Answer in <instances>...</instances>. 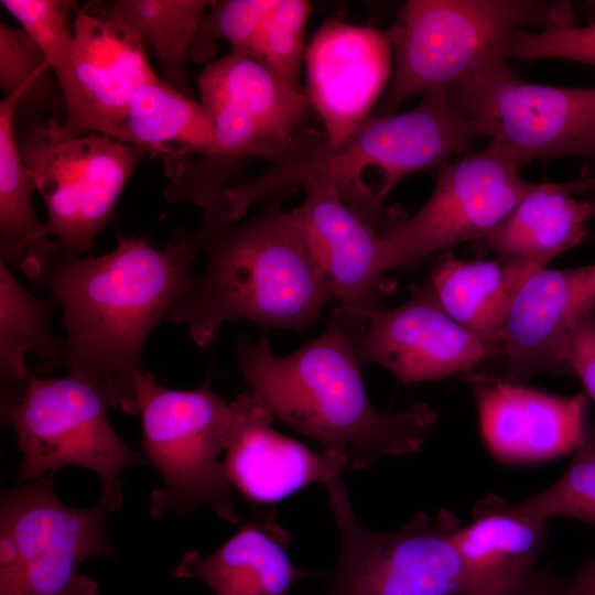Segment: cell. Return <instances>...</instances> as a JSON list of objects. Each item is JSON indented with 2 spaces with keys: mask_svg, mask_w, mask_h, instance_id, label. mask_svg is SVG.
I'll list each match as a JSON object with an SVG mask.
<instances>
[{
  "mask_svg": "<svg viewBox=\"0 0 595 595\" xmlns=\"http://www.w3.org/2000/svg\"><path fill=\"white\" fill-rule=\"evenodd\" d=\"M198 252L195 231L184 230L160 249L118 234L116 247L102 256L61 250L33 280L63 309L66 339L57 367L106 390L115 408L139 414L136 380L145 371L144 344L194 284Z\"/></svg>",
  "mask_w": 595,
  "mask_h": 595,
  "instance_id": "1",
  "label": "cell"
},
{
  "mask_svg": "<svg viewBox=\"0 0 595 595\" xmlns=\"http://www.w3.org/2000/svg\"><path fill=\"white\" fill-rule=\"evenodd\" d=\"M361 332L336 307L322 334L286 356L266 337L237 340L236 356L247 383L273 416L323 447L366 469L382 456L420 452L437 421L425 402L380 412L369 400L357 340Z\"/></svg>",
  "mask_w": 595,
  "mask_h": 595,
  "instance_id": "2",
  "label": "cell"
},
{
  "mask_svg": "<svg viewBox=\"0 0 595 595\" xmlns=\"http://www.w3.org/2000/svg\"><path fill=\"white\" fill-rule=\"evenodd\" d=\"M277 198L244 221L204 223L195 231L206 266L165 320L209 345L221 325L244 318L302 332L334 300L293 210Z\"/></svg>",
  "mask_w": 595,
  "mask_h": 595,
  "instance_id": "3",
  "label": "cell"
},
{
  "mask_svg": "<svg viewBox=\"0 0 595 595\" xmlns=\"http://www.w3.org/2000/svg\"><path fill=\"white\" fill-rule=\"evenodd\" d=\"M483 138V129L453 106L447 89L432 90L409 111L366 120L336 149L323 140L253 181L225 188L220 206L229 218L240 219L251 205L281 198L293 187L329 186L385 236L405 219L385 208L393 187L410 174L473 152Z\"/></svg>",
  "mask_w": 595,
  "mask_h": 595,
  "instance_id": "4",
  "label": "cell"
},
{
  "mask_svg": "<svg viewBox=\"0 0 595 595\" xmlns=\"http://www.w3.org/2000/svg\"><path fill=\"white\" fill-rule=\"evenodd\" d=\"M572 6L543 0H410L387 30L394 68L377 117L432 90L508 62L510 36L527 28L574 26Z\"/></svg>",
  "mask_w": 595,
  "mask_h": 595,
  "instance_id": "5",
  "label": "cell"
},
{
  "mask_svg": "<svg viewBox=\"0 0 595 595\" xmlns=\"http://www.w3.org/2000/svg\"><path fill=\"white\" fill-rule=\"evenodd\" d=\"M136 391L142 422V455L156 468L162 487L151 494L150 515L178 518L208 505L224 521L237 523L231 485L219 459L232 416L231 403L209 379L193 390L167 389L143 371Z\"/></svg>",
  "mask_w": 595,
  "mask_h": 595,
  "instance_id": "6",
  "label": "cell"
},
{
  "mask_svg": "<svg viewBox=\"0 0 595 595\" xmlns=\"http://www.w3.org/2000/svg\"><path fill=\"white\" fill-rule=\"evenodd\" d=\"M109 393L75 374L39 378L33 371L15 387L2 389L1 419L13 428L22 453L18 484L80 466L98 475L100 496L123 499L120 473L147 464L113 430Z\"/></svg>",
  "mask_w": 595,
  "mask_h": 595,
  "instance_id": "7",
  "label": "cell"
},
{
  "mask_svg": "<svg viewBox=\"0 0 595 595\" xmlns=\"http://www.w3.org/2000/svg\"><path fill=\"white\" fill-rule=\"evenodd\" d=\"M53 476L1 495L0 595H99L78 566L115 556L106 523L123 500L100 496L88 508L68 506L56 495Z\"/></svg>",
  "mask_w": 595,
  "mask_h": 595,
  "instance_id": "8",
  "label": "cell"
},
{
  "mask_svg": "<svg viewBox=\"0 0 595 595\" xmlns=\"http://www.w3.org/2000/svg\"><path fill=\"white\" fill-rule=\"evenodd\" d=\"M340 550L323 595H465L466 572L453 536L457 516L415 512L392 532L365 527L338 479L325 484Z\"/></svg>",
  "mask_w": 595,
  "mask_h": 595,
  "instance_id": "9",
  "label": "cell"
},
{
  "mask_svg": "<svg viewBox=\"0 0 595 595\" xmlns=\"http://www.w3.org/2000/svg\"><path fill=\"white\" fill-rule=\"evenodd\" d=\"M447 96L521 167L533 160L573 156L584 161L581 177L595 178V87L531 83L504 62L455 84Z\"/></svg>",
  "mask_w": 595,
  "mask_h": 595,
  "instance_id": "10",
  "label": "cell"
},
{
  "mask_svg": "<svg viewBox=\"0 0 595 595\" xmlns=\"http://www.w3.org/2000/svg\"><path fill=\"white\" fill-rule=\"evenodd\" d=\"M17 138L45 205L48 235L62 251L87 256L150 152L99 133L53 140L46 122L17 123Z\"/></svg>",
  "mask_w": 595,
  "mask_h": 595,
  "instance_id": "11",
  "label": "cell"
},
{
  "mask_svg": "<svg viewBox=\"0 0 595 595\" xmlns=\"http://www.w3.org/2000/svg\"><path fill=\"white\" fill-rule=\"evenodd\" d=\"M520 169L517 159L493 140L484 150L440 166L428 202L382 237L386 273L484 239L538 185L521 177Z\"/></svg>",
  "mask_w": 595,
  "mask_h": 595,
  "instance_id": "12",
  "label": "cell"
},
{
  "mask_svg": "<svg viewBox=\"0 0 595 595\" xmlns=\"http://www.w3.org/2000/svg\"><path fill=\"white\" fill-rule=\"evenodd\" d=\"M142 39L89 10H76L73 42L53 67L65 102L62 123L46 122L53 140L88 133L118 140L134 91L156 74Z\"/></svg>",
  "mask_w": 595,
  "mask_h": 595,
  "instance_id": "13",
  "label": "cell"
},
{
  "mask_svg": "<svg viewBox=\"0 0 595 595\" xmlns=\"http://www.w3.org/2000/svg\"><path fill=\"white\" fill-rule=\"evenodd\" d=\"M357 354L361 366L380 365L404 385L472 372L497 356L444 311L429 281L399 306L381 307L369 318Z\"/></svg>",
  "mask_w": 595,
  "mask_h": 595,
  "instance_id": "14",
  "label": "cell"
},
{
  "mask_svg": "<svg viewBox=\"0 0 595 595\" xmlns=\"http://www.w3.org/2000/svg\"><path fill=\"white\" fill-rule=\"evenodd\" d=\"M388 31L327 19L305 48L307 97L325 143H344L366 120L390 76Z\"/></svg>",
  "mask_w": 595,
  "mask_h": 595,
  "instance_id": "15",
  "label": "cell"
},
{
  "mask_svg": "<svg viewBox=\"0 0 595 595\" xmlns=\"http://www.w3.org/2000/svg\"><path fill=\"white\" fill-rule=\"evenodd\" d=\"M483 440L510 465L536 464L574 453L589 413L587 397H563L483 374H469Z\"/></svg>",
  "mask_w": 595,
  "mask_h": 595,
  "instance_id": "16",
  "label": "cell"
},
{
  "mask_svg": "<svg viewBox=\"0 0 595 595\" xmlns=\"http://www.w3.org/2000/svg\"><path fill=\"white\" fill-rule=\"evenodd\" d=\"M230 403L232 416L223 464L234 488L251 505L268 506L307 485H325L349 467L343 453L315 452L274 430L273 414L252 391Z\"/></svg>",
  "mask_w": 595,
  "mask_h": 595,
  "instance_id": "17",
  "label": "cell"
},
{
  "mask_svg": "<svg viewBox=\"0 0 595 595\" xmlns=\"http://www.w3.org/2000/svg\"><path fill=\"white\" fill-rule=\"evenodd\" d=\"M304 188V201L292 210L338 301L337 309L363 333L382 307L383 236L355 214L334 188Z\"/></svg>",
  "mask_w": 595,
  "mask_h": 595,
  "instance_id": "18",
  "label": "cell"
},
{
  "mask_svg": "<svg viewBox=\"0 0 595 595\" xmlns=\"http://www.w3.org/2000/svg\"><path fill=\"white\" fill-rule=\"evenodd\" d=\"M595 309V263L541 269L518 291L500 338L506 372L522 382L541 371L567 374L560 361L563 339L583 315Z\"/></svg>",
  "mask_w": 595,
  "mask_h": 595,
  "instance_id": "19",
  "label": "cell"
},
{
  "mask_svg": "<svg viewBox=\"0 0 595 595\" xmlns=\"http://www.w3.org/2000/svg\"><path fill=\"white\" fill-rule=\"evenodd\" d=\"M472 518L453 536L466 572L465 595H531L545 573L537 562L547 548L548 520L496 494L478 500Z\"/></svg>",
  "mask_w": 595,
  "mask_h": 595,
  "instance_id": "20",
  "label": "cell"
},
{
  "mask_svg": "<svg viewBox=\"0 0 595 595\" xmlns=\"http://www.w3.org/2000/svg\"><path fill=\"white\" fill-rule=\"evenodd\" d=\"M290 533L274 513L242 526L216 551H186L172 576L197 578L216 595H290L294 582L325 574L295 566L286 551Z\"/></svg>",
  "mask_w": 595,
  "mask_h": 595,
  "instance_id": "21",
  "label": "cell"
},
{
  "mask_svg": "<svg viewBox=\"0 0 595 595\" xmlns=\"http://www.w3.org/2000/svg\"><path fill=\"white\" fill-rule=\"evenodd\" d=\"M595 191V178L538 183L482 240L499 259L544 269L558 256L584 242L595 217L592 202L574 195Z\"/></svg>",
  "mask_w": 595,
  "mask_h": 595,
  "instance_id": "22",
  "label": "cell"
},
{
  "mask_svg": "<svg viewBox=\"0 0 595 595\" xmlns=\"http://www.w3.org/2000/svg\"><path fill=\"white\" fill-rule=\"evenodd\" d=\"M534 266L496 260L465 261L445 252L429 280L444 311L497 356L510 306Z\"/></svg>",
  "mask_w": 595,
  "mask_h": 595,
  "instance_id": "23",
  "label": "cell"
},
{
  "mask_svg": "<svg viewBox=\"0 0 595 595\" xmlns=\"http://www.w3.org/2000/svg\"><path fill=\"white\" fill-rule=\"evenodd\" d=\"M201 99L226 101L250 119L271 139L306 153L295 130L306 117L311 102L269 67L239 52L209 62L198 74Z\"/></svg>",
  "mask_w": 595,
  "mask_h": 595,
  "instance_id": "24",
  "label": "cell"
},
{
  "mask_svg": "<svg viewBox=\"0 0 595 595\" xmlns=\"http://www.w3.org/2000/svg\"><path fill=\"white\" fill-rule=\"evenodd\" d=\"M20 97L17 93L0 101V251L9 267L18 268L33 281L62 249L34 209L36 185L17 138Z\"/></svg>",
  "mask_w": 595,
  "mask_h": 595,
  "instance_id": "25",
  "label": "cell"
},
{
  "mask_svg": "<svg viewBox=\"0 0 595 595\" xmlns=\"http://www.w3.org/2000/svg\"><path fill=\"white\" fill-rule=\"evenodd\" d=\"M118 141L164 154L165 160L182 159L210 151L215 131L201 101L156 75L134 91Z\"/></svg>",
  "mask_w": 595,
  "mask_h": 595,
  "instance_id": "26",
  "label": "cell"
},
{
  "mask_svg": "<svg viewBox=\"0 0 595 595\" xmlns=\"http://www.w3.org/2000/svg\"><path fill=\"white\" fill-rule=\"evenodd\" d=\"M213 1L116 0L89 11L116 22L147 42L159 61L162 79L194 98L187 65L201 22Z\"/></svg>",
  "mask_w": 595,
  "mask_h": 595,
  "instance_id": "27",
  "label": "cell"
},
{
  "mask_svg": "<svg viewBox=\"0 0 595 595\" xmlns=\"http://www.w3.org/2000/svg\"><path fill=\"white\" fill-rule=\"evenodd\" d=\"M57 302L51 296L40 299L26 290L12 274L9 264L0 260V374L2 389L26 380L31 370L25 357L33 353L41 369L57 367L64 340L51 331V315Z\"/></svg>",
  "mask_w": 595,
  "mask_h": 595,
  "instance_id": "28",
  "label": "cell"
},
{
  "mask_svg": "<svg viewBox=\"0 0 595 595\" xmlns=\"http://www.w3.org/2000/svg\"><path fill=\"white\" fill-rule=\"evenodd\" d=\"M0 88L4 97L20 93L17 123L65 119V102L52 65L22 29L0 23Z\"/></svg>",
  "mask_w": 595,
  "mask_h": 595,
  "instance_id": "29",
  "label": "cell"
},
{
  "mask_svg": "<svg viewBox=\"0 0 595 595\" xmlns=\"http://www.w3.org/2000/svg\"><path fill=\"white\" fill-rule=\"evenodd\" d=\"M534 517H564L595 524V422L588 413L583 440L564 474L545 490L517 504Z\"/></svg>",
  "mask_w": 595,
  "mask_h": 595,
  "instance_id": "30",
  "label": "cell"
},
{
  "mask_svg": "<svg viewBox=\"0 0 595 595\" xmlns=\"http://www.w3.org/2000/svg\"><path fill=\"white\" fill-rule=\"evenodd\" d=\"M310 11L304 0H272L252 55L299 90Z\"/></svg>",
  "mask_w": 595,
  "mask_h": 595,
  "instance_id": "31",
  "label": "cell"
},
{
  "mask_svg": "<svg viewBox=\"0 0 595 595\" xmlns=\"http://www.w3.org/2000/svg\"><path fill=\"white\" fill-rule=\"evenodd\" d=\"M272 0L213 1L203 18L192 47L191 61L202 62L214 53V42L226 40L232 51L252 57Z\"/></svg>",
  "mask_w": 595,
  "mask_h": 595,
  "instance_id": "32",
  "label": "cell"
},
{
  "mask_svg": "<svg viewBox=\"0 0 595 595\" xmlns=\"http://www.w3.org/2000/svg\"><path fill=\"white\" fill-rule=\"evenodd\" d=\"M1 6L20 23L43 51L52 68L66 55L73 42L72 0H1Z\"/></svg>",
  "mask_w": 595,
  "mask_h": 595,
  "instance_id": "33",
  "label": "cell"
},
{
  "mask_svg": "<svg viewBox=\"0 0 595 595\" xmlns=\"http://www.w3.org/2000/svg\"><path fill=\"white\" fill-rule=\"evenodd\" d=\"M507 57L563 58L595 67V22L587 26L551 28L539 32L521 30L507 43Z\"/></svg>",
  "mask_w": 595,
  "mask_h": 595,
  "instance_id": "34",
  "label": "cell"
},
{
  "mask_svg": "<svg viewBox=\"0 0 595 595\" xmlns=\"http://www.w3.org/2000/svg\"><path fill=\"white\" fill-rule=\"evenodd\" d=\"M559 358L567 374L581 380L595 401V309L570 329L560 347Z\"/></svg>",
  "mask_w": 595,
  "mask_h": 595,
  "instance_id": "35",
  "label": "cell"
},
{
  "mask_svg": "<svg viewBox=\"0 0 595 595\" xmlns=\"http://www.w3.org/2000/svg\"><path fill=\"white\" fill-rule=\"evenodd\" d=\"M532 595H595V558L582 565L569 582L547 573Z\"/></svg>",
  "mask_w": 595,
  "mask_h": 595,
  "instance_id": "36",
  "label": "cell"
},
{
  "mask_svg": "<svg viewBox=\"0 0 595 595\" xmlns=\"http://www.w3.org/2000/svg\"><path fill=\"white\" fill-rule=\"evenodd\" d=\"M592 204H593L594 212H595V191H594V197H593Z\"/></svg>",
  "mask_w": 595,
  "mask_h": 595,
  "instance_id": "37",
  "label": "cell"
}]
</instances>
